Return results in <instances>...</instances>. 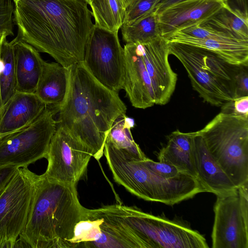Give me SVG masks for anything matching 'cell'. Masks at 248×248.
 Listing matches in <instances>:
<instances>
[{
    "label": "cell",
    "mask_w": 248,
    "mask_h": 248,
    "mask_svg": "<svg viewBox=\"0 0 248 248\" xmlns=\"http://www.w3.org/2000/svg\"><path fill=\"white\" fill-rule=\"evenodd\" d=\"M85 0H18L15 3L16 41L46 53L64 67L83 61L94 27Z\"/></svg>",
    "instance_id": "cell-1"
},
{
    "label": "cell",
    "mask_w": 248,
    "mask_h": 248,
    "mask_svg": "<svg viewBox=\"0 0 248 248\" xmlns=\"http://www.w3.org/2000/svg\"><path fill=\"white\" fill-rule=\"evenodd\" d=\"M69 70L68 93L58 113L57 124L99 160L112 125L118 118L126 116V107L118 93L97 81L82 62L70 66Z\"/></svg>",
    "instance_id": "cell-2"
},
{
    "label": "cell",
    "mask_w": 248,
    "mask_h": 248,
    "mask_svg": "<svg viewBox=\"0 0 248 248\" xmlns=\"http://www.w3.org/2000/svg\"><path fill=\"white\" fill-rule=\"evenodd\" d=\"M76 186L38 175L35 195L24 232L15 248H72L77 223L88 216Z\"/></svg>",
    "instance_id": "cell-3"
},
{
    "label": "cell",
    "mask_w": 248,
    "mask_h": 248,
    "mask_svg": "<svg viewBox=\"0 0 248 248\" xmlns=\"http://www.w3.org/2000/svg\"><path fill=\"white\" fill-rule=\"evenodd\" d=\"M168 43L170 54L183 64L193 89L204 102L221 107L234 99V76L237 65L228 63L205 48L177 42Z\"/></svg>",
    "instance_id": "cell-4"
},
{
    "label": "cell",
    "mask_w": 248,
    "mask_h": 248,
    "mask_svg": "<svg viewBox=\"0 0 248 248\" xmlns=\"http://www.w3.org/2000/svg\"><path fill=\"white\" fill-rule=\"evenodd\" d=\"M196 133L237 187L248 182V117L220 111Z\"/></svg>",
    "instance_id": "cell-5"
},
{
    "label": "cell",
    "mask_w": 248,
    "mask_h": 248,
    "mask_svg": "<svg viewBox=\"0 0 248 248\" xmlns=\"http://www.w3.org/2000/svg\"><path fill=\"white\" fill-rule=\"evenodd\" d=\"M119 217L148 248H208L206 239L182 220L154 216L135 206L114 204Z\"/></svg>",
    "instance_id": "cell-6"
},
{
    "label": "cell",
    "mask_w": 248,
    "mask_h": 248,
    "mask_svg": "<svg viewBox=\"0 0 248 248\" xmlns=\"http://www.w3.org/2000/svg\"><path fill=\"white\" fill-rule=\"evenodd\" d=\"M38 175L19 168L0 196V248H14L32 206Z\"/></svg>",
    "instance_id": "cell-7"
},
{
    "label": "cell",
    "mask_w": 248,
    "mask_h": 248,
    "mask_svg": "<svg viewBox=\"0 0 248 248\" xmlns=\"http://www.w3.org/2000/svg\"><path fill=\"white\" fill-rule=\"evenodd\" d=\"M57 112L47 107L32 123L0 140V166L18 168L46 158L49 144L57 128Z\"/></svg>",
    "instance_id": "cell-8"
},
{
    "label": "cell",
    "mask_w": 248,
    "mask_h": 248,
    "mask_svg": "<svg viewBox=\"0 0 248 248\" xmlns=\"http://www.w3.org/2000/svg\"><path fill=\"white\" fill-rule=\"evenodd\" d=\"M83 63L96 79L118 93L124 89L125 60L118 32L94 26L86 43Z\"/></svg>",
    "instance_id": "cell-9"
},
{
    "label": "cell",
    "mask_w": 248,
    "mask_h": 248,
    "mask_svg": "<svg viewBox=\"0 0 248 248\" xmlns=\"http://www.w3.org/2000/svg\"><path fill=\"white\" fill-rule=\"evenodd\" d=\"M92 155L89 149L62 126L57 124L50 141L44 173L58 182L76 186L85 174Z\"/></svg>",
    "instance_id": "cell-10"
},
{
    "label": "cell",
    "mask_w": 248,
    "mask_h": 248,
    "mask_svg": "<svg viewBox=\"0 0 248 248\" xmlns=\"http://www.w3.org/2000/svg\"><path fill=\"white\" fill-rule=\"evenodd\" d=\"M217 197L212 248H248V219L242 213L238 188Z\"/></svg>",
    "instance_id": "cell-11"
},
{
    "label": "cell",
    "mask_w": 248,
    "mask_h": 248,
    "mask_svg": "<svg viewBox=\"0 0 248 248\" xmlns=\"http://www.w3.org/2000/svg\"><path fill=\"white\" fill-rule=\"evenodd\" d=\"M139 44L152 82L155 104L165 105L170 101L177 80V75L169 62L168 41L160 36L148 42Z\"/></svg>",
    "instance_id": "cell-12"
},
{
    "label": "cell",
    "mask_w": 248,
    "mask_h": 248,
    "mask_svg": "<svg viewBox=\"0 0 248 248\" xmlns=\"http://www.w3.org/2000/svg\"><path fill=\"white\" fill-rule=\"evenodd\" d=\"M226 4V0H186L171 4L157 14L161 36L167 39L181 29L203 22Z\"/></svg>",
    "instance_id": "cell-13"
},
{
    "label": "cell",
    "mask_w": 248,
    "mask_h": 248,
    "mask_svg": "<svg viewBox=\"0 0 248 248\" xmlns=\"http://www.w3.org/2000/svg\"><path fill=\"white\" fill-rule=\"evenodd\" d=\"M125 60L124 89L132 105L145 109L155 105L154 90L139 43L124 46Z\"/></svg>",
    "instance_id": "cell-14"
},
{
    "label": "cell",
    "mask_w": 248,
    "mask_h": 248,
    "mask_svg": "<svg viewBox=\"0 0 248 248\" xmlns=\"http://www.w3.org/2000/svg\"><path fill=\"white\" fill-rule=\"evenodd\" d=\"M99 221L100 236L86 248H148L146 244L117 214L113 205L91 209Z\"/></svg>",
    "instance_id": "cell-15"
},
{
    "label": "cell",
    "mask_w": 248,
    "mask_h": 248,
    "mask_svg": "<svg viewBox=\"0 0 248 248\" xmlns=\"http://www.w3.org/2000/svg\"><path fill=\"white\" fill-rule=\"evenodd\" d=\"M47 107L35 93L17 91L3 106L0 118V136L3 138L28 126Z\"/></svg>",
    "instance_id": "cell-16"
},
{
    "label": "cell",
    "mask_w": 248,
    "mask_h": 248,
    "mask_svg": "<svg viewBox=\"0 0 248 248\" xmlns=\"http://www.w3.org/2000/svg\"><path fill=\"white\" fill-rule=\"evenodd\" d=\"M193 158L197 178L206 192L220 195L237 189L209 152L202 137L194 132Z\"/></svg>",
    "instance_id": "cell-17"
},
{
    "label": "cell",
    "mask_w": 248,
    "mask_h": 248,
    "mask_svg": "<svg viewBox=\"0 0 248 248\" xmlns=\"http://www.w3.org/2000/svg\"><path fill=\"white\" fill-rule=\"evenodd\" d=\"M69 82V67L45 61L34 93L48 108L58 113L65 101Z\"/></svg>",
    "instance_id": "cell-18"
},
{
    "label": "cell",
    "mask_w": 248,
    "mask_h": 248,
    "mask_svg": "<svg viewBox=\"0 0 248 248\" xmlns=\"http://www.w3.org/2000/svg\"><path fill=\"white\" fill-rule=\"evenodd\" d=\"M14 48L17 92L34 93L42 74L45 61L31 45L12 41Z\"/></svg>",
    "instance_id": "cell-19"
},
{
    "label": "cell",
    "mask_w": 248,
    "mask_h": 248,
    "mask_svg": "<svg viewBox=\"0 0 248 248\" xmlns=\"http://www.w3.org/2000/svg\"><path fill=\"white\" fill-rule=\"evenodd\" d=\"M166 39L207 49L232 65H248V41L230 38L196 39L177 32Z\"/></svg>",
    "instance_id": "cell-20"
},
{
    "label": "cell",
    "mask_w": 248,
    "mask_h": 248,
    "mask_svg": "<svg viewBox=\"0 0 248 248\" xmlns=\"http://www.w3.org/2000/svg\"><path fill=\"white\" fill-rule=\"evenodd\" d=\"M194 132L184 133L179 130L168 136V141L158 154L159 162L174 166L182 171L197 178L193 158Z\"/></svg>",
    "instance_id": "cell-21"
},
{
    "label": "cell",
    "mask_w": 248,
    "mask_h": 248,
    "mask_svg": "<svg viewBox=\"0 0 248 248\" xmlns=\"http://www.w3.org/2000/svg\"><path fill=\"white\" fill-rule=\"evenodd\" d=\"M94 26L112 32H118L123 24L125 9L117 0H91L89 4Z\"/></svg>",
    "instance_id": "cell-22"
},
{
    "label": "cell",
    "mask_w": 248,
    "mask_h": 248,
    "mask_svg": "<svg viewBox=\"0 0 248 248\" xmlns=\"http://www.w3.org/2000/svg\"><path fill=\"white\" fill-rule=\"evenodd\" d=\"M123 39L126 44L144 43L161 36L155 12L121 27Z\"/></svg>",
    "instance_id": "cell-23"
},
{
    "label": "cell",
    "mask_w": 248,
    "mask_h": 248,
    "mask_svg": "<svg viewBox=\"0 0 248 248\" xmlns=\"http://www.w3.org/2000/svg\"><path fill=\"white\" fill-rule=\"evenodd\" d=\"M205 22L239 39L248 41V16L232 10L227 4Z\"/></svg>",
    "instance_id": "cell-24"
},
{
    "label": "cell",
    "mask_w": 248,
    "mask_h": 248,
    "mask_svg": "<svg viewBox=\"0 0 248 248\" xmlns=\"http://www.w3.org/2000/svg\"><path fill=\"white\" fill-rule=\"evenodd\" d=\"M7 36L3 39L0 49V58L4 68L0 75V88L3 106L17 92L16 70L14 45L8 42Z\"/></svg>",
    "instance_id": "cell-25"
},
{
    "label": "cell",
    "mask_w": 248,
    "mask_h": 248,
    "mask_svg": "<svg viewBox=\"0 0 248 248\" xmlns=\"http://www.w3.org/2000/svg\"><path fill=\"white\" fill-rule=\"evenodd\" d=\"M134 125V121L126 116L120 117L114 122L107 137L117 148L142 160L147 157L133 138L131 128Z\"/></svg>",
    "instance_id": "cell-26"
},
{
    "label": "cell",
    "mask_w": 248,
    "mask_h": 248,
    "mask_svg": "<svg viewBox=\"0 0 248 248\" xmlns=\"http://www.w3.org/2000/svg\"><path fill=\"white\" fill-rule=\"evenodd\" d=\"M175 32L196 39L230 38L240 40L229 33L209 25L204 22L192 24Z\"/></svg>",
    "instance_id": "cell-27"
},
{
    "label": "cell",
    "mask_w": 248,
    "mask_h": 248,
    "mask_svg": "<svg viewBox=\"0 0 248 248\" xmlns=\"http://www.w3.org/2000/svg\"><path fill=\"white\" fill-rule=\"evenodd\" d=\"M161 0H134L126 8L123 24H129L136 20L155 12Z\"/></svg>",
    "instance_id": "cell-28"
},
{
    "label": "cell",
    "mask_w": 248,
    "mask_h": 248,
    "mask_svg": "<svg viewBox=\"0 0 248 248\" xmlns=\"http://www.w3.org/2000/svg\"><path fill=\"white\" fill-rule=\"evenodd\" d=\"M140 161L152 172L164 178L174 177L181 173H185L171 164L159 161L155 162L147 157Z\"/></svg>",
    "instance_id": "cell-29"
},
{
    "label": "cell",
    "mask_w": 248,
    "mask_h": 248,
    "mask_svg": "<svg viewBox=\"0 0 248 248\" xmlns=\"http://www.w3.org/2000/svg\"><path fill=\"white\" fill-rule=\"evenodd\" d=\"M234 99L248 96V65H237L234 76Z\"/></svg>",
    "instance_id": "cell-30"
},
{
    "label": "cell",
    "mask_w": 248,
    "mask_h": 248,
    "mask_svg": "<svg viewBox=\"0 0 248 248\" xmlns=\"http://www.w3.org/2000/svg\"><path fill=\"white\" fill-rule=\"evenodd\" d=\"M18 167L12 165L0 166V196L4 191Z\"/></svg>",
    "instance_id": "cell-31"
},
{
    "label": "cell",
    "mask_w": 248,
    "mask_h": 248,
    "mask_svg": "<svg viewBox=\"0 0 248 248\" xmlns=\"http://www.w3.org/2000/svg\"><path fill=\"white\" fill-rule=\"evenodd\" d=\"M184 0H161L156 10L155 13L157 15L170 5Z\"/></svg>",
    "instance_id": "cell-32"
},
{
    "label": "cell",
    "mask_w": 248,
    "mask_h": 248,
    "mask_svg": "<svg viewBox=\"0 0 248 248\" xmlns=\"http://www.w3.org/2000/svg\"><path fill=\"white\" fill-rule=\"evenodd\" d=\"M134 0H117L125 10Z\"/></svg>",
    "instance_id": "cell-33"
},
{
    "label": "cell",
    "mask_w": 248,
    "mask_h": 248,
    "mask_svg": "<svg viewBox=\"0 0 248 248\" xmlns=\"http://www.w3.org/2000/svg\"><path fill=\"white\" fill-rule=\"evenodd\" d=\"M3 108V105L2 101L1 93H0V118L1 116V114L2 111V109Z\"/></svg>",
    "instance_id": "cell-34"
},
{
    "label": "cell",
    "mask_w": 248,
    "mask_h": 248,
    "mask_svg": "<svg viewBox=\"0 0 248 248\" xmlns=\"http://www.w3.org/2000/svg\"><path fill=\"white\" fill-rule=\"evenodd\" d=\"M4 68V63L3 61L0 58V75L2 73Z\"/></svg>",
    "instance_id": "cell-35"
},
{
    "label": "cell",
    "mask_w": 248,
    "mask_h": 248,
    "mask_svg": "<svg viewBox=\"0 0 248 248\" xmlns=\"http://www.w3.org/2000/svg\"><path fill=\"white\" fill-rule=\"evenodd\" d=\"M5 36H7L5 34L0 35V49L1 45L3 39L4 38V37H5Z\"/></svg>",
    "instance_id": "cell-36"
},
{
    "label": "cell",
    "mask_w": 248,
    "mask_h": 248,
    "mask_svg": "<svg viewBox=\"0 0 248 248\" xmlns=\"http://www.w3.org/2000/svg\"><path fill=\"white\" fill-rule=\"evenodd\" d=\"M86 0L88 2V3L89 4V3H90L91 0Z\"/></svg>",
    "instance_id": "cell-37"
},
{
    "label": "cell",
    "mask_w": 248,
    "mask_h": 248,
    "mask_svg": "<svg viewBox=\"0 0 248 248\" xmlns=\"http://www.w3.org/2000/svg\"><path fill=\"white\" fill-rule=\"evenodd\" d=\"M18 0H13L14 3H15Z\"/></svg>",
    "instance_id": "cell-38"
},
{
    "label": "cell",
    "mask_w": 248,
    "mask_h": 248,
    "mask_svg": "<svg viewBox=\"0 0 248 248\" xmlns=\"http://www.w3.org/2000/svg\"><path fill=\"white\" fill-rule=\"evenodd\" d=\"M2 138H1V137L0 136V140L2 139Z\"/></svg>",
    "instance_id": "cell-39"
}]
</instances>
